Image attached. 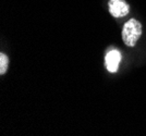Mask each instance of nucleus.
I'll list each match as a JSON object with an SVG mask.
<instances>
[{
	"mask_svg": "<svg viewBox=\"0 0 146 136\" xmlns=\"http://www.w3.org/2000/svg\"><path fill=\"white\" fill-rule=\"evenodd\" d=\"M142 35V24L137 20L131 19L124 24L122 30V39L129 47H134Z\"/></svg>",
	"mask_w": 146,
	"mask_h": 136,
	"instance_id": "1",
	"label": "nucleus"
},
{
	"mask_svg": "<svg viewBox=\"0 0 146 136\" xmlns=\"http://www.w3.org/2000/svg\"><path fill=\"white\" fill-rule=\"evenodd\" d=\"M130 11V7L124 0H110L109 12L115 18L125 17Z\"/></svg>",
	"mask_w": 146,
	"mask_h": 136,
	"instance_id": "2",
	"label": "nucleus"
},
{
	"mask_svg": "<svg viewBox=\"0 0 146 136\" xmlns=\"http://www.w3.org/2000/svg\"><path fill=\"white\" fill-rule=\"evenodd\" d=\"M122 56L120 53V51L113 49L110 50L109 52L106 55V58H105V63H106V68L107 70L111 72V73H115L118 71V68H119V64L121 62Z\"/></svg>",
	"mask_w": 146,
	"mask_h": 136,
	"instance_id": "3",
	"label": "nucleus"
},
{
	"mask_svg": "<svg viewBox=\"0 0 146 136\" xmlns=\"http://www.w3.org/2000/svg\"><path fill=\"white\" fill-rule=\"evenodd\" d=\"M8 64H9V59L5 53L0 55V74L3 75L7 72L8 69Z\"/></svg>",
	"mask_w": 146,
	"mask_h": 136,
	"instance_id": "4",
	"label": "nucleus"
}]
</instances>
